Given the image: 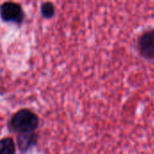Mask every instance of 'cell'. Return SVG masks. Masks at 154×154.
Segmentation results:
<instances>
[{"label": "cell", "mask_w": 154, "mask_h": 154, "mask_svg": "<svg viewBox=\"0 0 154 154\" xmlns=\"http://www.w3.org/2000/svg\"><path fill=\"white\" fill-rule=\"evenodd\" d=\"M39 125L38 116L28 109H22L11 118L9 127L13 132L21 134L33 133Z\"/></svg>", "instance_id": "obj_1"}, {"label": "cell", "mask_w": 154, "mask_h": 154, "mask_svg": "<svg viewBox=\"0 0 154 154\" xmlns=\"http://www.w3.org/2000/svg\"><path fill=\"white\" fill-rule=\"evenodd\" d=\"M0 17L5 23H22L24 13L20 5L13 2H5L0 5Z\"/></svg>", "instance_id": "obj_2"}, {"label": "cell", "mask_w": 154, "mask_h": 154, "mask_svg": "<svg viewBox=\"0 0 154 154\" xmlns=\"http://www.w3.org/2000/svg\"><path fill=\"white\" fill-rule=\"evenodd\" d=\"M140 53L146 59H154V29L145 32L138 40Z\"/></svg>", "instance_id": "obj_3"}, {"label": "cell", "mask_w": 154, "mask_h": 154, "mask_svg": "<svg viewBox=\"0 0 154 154\" xmlns=\"http://www.w3.org/2000/svg\"><path fill=\"white\" fill-rule=\"evenodd\" d=\"M37 134L34 133L21 134L17 136V145L21 153H26L37 143Z\"/></svg>", "instance_id": "obj_4"}, {"label": "cell", "mask_w": 154, "mask_h": 154, "mask_svg": "<svg viewBox=\"0 0 154 154\" xmlns=\"http://www.w3.org/2000/svg\"><path fill=\"white\" fill-rule=\"evenodd\" d=\"M0 154H15V144L13 139L5 137L0 140Z\"/></svg>", "instance_id": "obj_5"}, {"label": "cell", "mask_w": 154, "mask_h": 154, "mask_svg": "<svg viewBox=\"0 0 154 154\" xmlns=\"http://www.w3.org/2000/svg\"><path fill=\"white\" fill-rule=\"evenodd\" d=\"M41 14L46 19H50V18L53 17V15L55 14V7H54L53 4L51 2H45V3L42 4Z\"/></svg>", "instance_id": "obj_6"}]
</instances>
